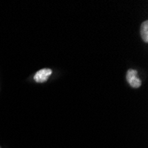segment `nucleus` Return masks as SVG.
<instances>
[{
  "label": "nucleus",
  "instance_id": "1",
  "mask_svg": "<svg viewBox=\"0 0 148 148\" xmlns=\"http://www.w3.org/2000/svg\"><path fill=\"white\" fill-rule=\"evenodd\" d=\"M127 81L133 88H139L142 84L141 80L138 77V71L135 69H130L127 72Z\"/></svg>",
  "mask_w": 148,
  "mask_h": 148
},
{
  "label": "nucleus",
  "instance_id": "3",
  "mask_svg": "<svg viewBox=\"0 0 148 148\" xmlns=\"http://www.w3.org/2000/svg\"><path fill=\"white\" fill-rule=\"evenodd\" d=\"M141 36L145 43L148 42V21H145L141 25Z\"/></svg>",
  "mask_w": 148,
  "mask_h": 148
},
{
  "label": "nucleus",
  "instance_id": "2",
  "mask_svg": "<svg viewBox=\"0 0 148 148\" xmlns=\"http://www.w3.org/2000/svg\"><path fill=\"white\" fill-rule=\"evenodd\" d=\"M52 71L50 69H43L36 73L34 76V80L36 83H45L48 80L50 75H51Z\"/></svg>",
  "mask_w": 148,
  "mask_h": 148
}]
</instances>
